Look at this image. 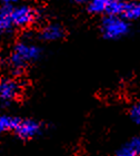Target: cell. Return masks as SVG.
Listing matches in <instances>:
<instances>
[{"label":"cell","mask_w":140,"mask_h":156,"mask_svg":"<svg viewBox=\"0 0 140 156\" xmlns=\"http://www.w3.org/2000/svg\"><path fill=\"white\" fill-rule=\"evenodd\" d=\"M114 156H140V136H134L125 142L116 151Z\"/></svg>","instance_id":"cell-6"},{"label":"cell","mask_w":140,"mask_h":156,"mask_svg":"<svg viewBox=\"0 0 140 156\" xmlns=\"http://www.w3.org/2000/svg\"><path fill=\"white\" fill-rule=\"evenodd\" d=\"M63 37V29L59 25H49L41 31V38L47 41H53Z\"/></svg>","instance_id":"cell-8"},{"label":"cell","mask_w":140,"mask_h":156,"mask_svg":"<svg viewBox=\"0 0 140 156\" xmlns=\"http://www.w3.org/2000/svg\"><path fill=\"white\" fill-rule=\"evenodd\" d=\"M119 17L124 19H139L140 18V2L137 1H124Z\"/></svg>","instance_id":"cell-7"},{"label":"cell","mask_w":140,"mask_h":156,"mask_svg":"<svg viewBox=\"0 0 140 156\" xmlns=\"http://www.w3.org/2000/svg\"><path fill=\"white\" fill-rule=\"evenodd\" d=\"M129 117L132 123L140 126V101L131 105L130 109H129Z\"/></svg>","instance_id":"cell-12"},{"label":"cell","mask_w":140,"mask_h":156,"mask_svg":"<svg viewBox=\"0 0 140 156\" xmlns=\"http://www.w3.org/2000/svg\"><path fill=\"white\" fill-rule=\"evenodd\" d=\"M41 55V49L37 45L29 41H19L13 47L10 55V66L13 70L21 72L28 64L36 62Z\"/></svg>","instance_id":"cell-1"},{"label":"cell","mask_w":140,"mask_h":156,"mask_svg":"<svg viewBox=\"0 0 140 156\" xmlns=\"http://www.w3.org/2000/svg\"><path fill=\"white\" fill-rule=\"evenodd\" d=\"M101 31L104 38L118 39L127 35L129 31V25L122 17L108 15L101 23Z\"/></svg>","instance_id":"cell-2"},{"label":"cell","mask_w":140,"mask_h":156,"mask_svg":"<svg viewBox=\"0 0 140 156\" xmlns=\"http://www.w3.org/2000/svg\"><path fill=\"white\" fill-rule=\"evenodd\" d=\"M20 118L10 115H0V133L13 132L19 123Z\"/></svg>","instance_id":"cell-9"},{"label":"cell","mask_w":140,"mask_h":156,"mask_svg":"<svg viewBox=\"0 0 140 156\" xmlns=\"http://www.w3.org/2000/svg\"><path fill=\"white\" fill-rule=\"evenodd\" d=\"M0 60H1V58H0Z\"/></svg>","instance_id":"cell-15"},{"label":"cell","mask_w":140,"mask_h":156,"mask_svg":"<svg viewBox=\"0 0 140 156\" xmlns=\"http://www.w3.org/2000/svg\"><path fill=\"white\" fill-rule=\"evenodd\" d=\"M21 86L15 79H2L0 80V103L8 105L12 103L19 96Z\"/></svg>","instance_id":"cell-5"},{"label":"cell","mask_w":140,"mask_h":156,"mask_svg":"<svg viewBox=\"0 0 140 156\" xmlns=\"http://www.w3.org/2000/svg\"><path fill=\"white\" fill-rule=\"evenodd\" d=\"M36 10L29 6L10 7V20L12 26L27 27L36 20Z\"/></svg>","instance_id":"cell-3"},{"label":"cell","mask_w":140,"mask_h":156,"mask_svg":"<svg viewBox=\"0 0 140 156\" xmlns=\"http://www.w3.org/2000/svg\"><path fill=\"white\" fill-rule=\"evenodd\" d=\"M72 2H76V3H82V2H85L86 0H71Z\"/></svg>","instance_id":"cell-14"},{"label":"cell","mask_w":140,"mask_h":156,"mask_svg":"<svg viewBox=\"0 0 140 156\" xmlns=\"http://www.w3.org/2000/svg\"><path fill=\"white\" fill-rule=\"evenodd\" d=\"M111 0H89L88 9L92 13H107Z\"/></svg>","instance_id":"cell-11"},{"label":"cell","mask_w":140,"mask_h":156,"mask_svg":"<svg viewBox=\"0 0 140 156\" xmlns=\"http://www.w3.org/2000/svg\"><path fill=\"white\" fill-rule=\"evenodd\" d=\"M3 2L6 3L7 6H11V5H15V3H18L20 0H2Z\"/></svg>","instance_id":"cell-13"},{"label":"cell","mask_w":140,"mask_h":156,"mask_svg":"<svg viewBox=\"0 0 140 156\" xmlns=\"http://www.w3.org/2000/svg\"><path fill=\"white\" fill-rule=\"evenodd\" d=\"M11 26L12 23L10 20V7L0 8V36L7 33Z\"/></svg>","instance_id":"cell-10"},{"label":"cell","mask_w":140,"mask_h":156,"mask_svg":"<svg viewBox=\"0 0 140 156\" xmlns=\"http://www.w3.org/2000/svg\"><path fill=\"white\" fill-rule=\"evenodd\" d=\"M43 124L35 119H20L13 130L20 140H28L39 136L43 133Z\"/></svg>","instance_id":"cell-4"}]
</instances>
